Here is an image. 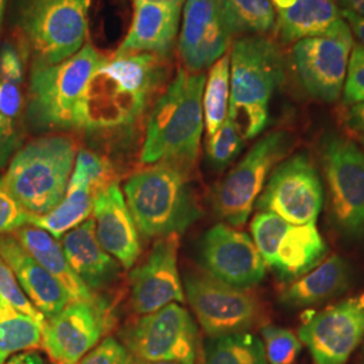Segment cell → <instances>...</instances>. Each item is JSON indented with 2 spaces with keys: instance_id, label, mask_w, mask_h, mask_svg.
I'll return each instance as SVG.
<instances>
[{
  "instance_id": "obj_1",
  "label": "cell",
  "mask_w": 364,
  "mask_h": 364,
  "mask_svg": "<svg viewBox=\"0 0 364 364\" xmlns=\"http://www.w3.org/2000/svg\"><path fill=\"white\" fill-rule=\"evenodd\" d=\"M166 60L138 53L100 60L75 112V130L93 136L132 129L166 75Z\"/></svg>"
},
{
  "instance_id": "obj_2",
  "label": "cell",
  "mask_w": 364,
  "mask_h": 364,
  "mask_svg": "<svg viewBox=\"0 0 364 364\" xmlns=\"http://www.w3.org/2000/svg\"><path fill=\"white\" fill-rule=\"evenodd\" d=\"M204 73L180 68L149 117L141 162L169 164L189 173L198 158L204 130Z\"/></svg>"
},
{
  "instance_id": "obj_3",
  "label": "cell",
  "mask_w": 364,
  "mask_h": 364,
  "mask_svg": "<svg viewBox=\"0 0 364 364\" xmlns=\"http://www.w3.org/2000/svg\"><path fill=\"white\" fill-rule=\"evenodd\" d=\"M231 93L228 117L245 139H254L269 123L274 91L284 81V60L266 36L235 39L230 54Z\"/></svg>"
},
{
  "instance_id": "obj_4",
  "label": "cell",
  "mask_w": 364,
  "mask_h": 364,
  "mask_svg": "<svg viewBox=\"0 0 364 364\" xmlns=\"http://www.w3.org/2000/svg\"><path fill=\"white\" fill-rule=\"evenodd\" d=\"M124 195L138 232L147 239L182 234L201 215L188 174L169 164L134 173Z\"/></svg>"
},
{
  "instance_id": "obj_5",
  "label": "cell",
  "mask_w": 364,
  "mask_h": 364,
  "mask_svg": "<svg viewBox=\"0 0 364 364\" xmlns=\"http://www.w3.org/2000/svg\"><path fill=\"white\" fill-rule=\"evenodd\" d=\"M76 154L72 138L42 136L14 154L3 181L28 215H45L65 196Z\"/></svg>"
},
{
  "instance_id": "obj_6",
  "label": "cell",
  "mask_w": 364,
  "mask_h": 364,
  "mask_svg": "<svg viewBox=\"0 0 364 364\" xmlns=\"http://www.w3.org/2000/svg\"><path fill=\"white\" fill-rule=\"evenodd\" d=\"M102 55L84 45L65 61L34 64L28 82L26 117L34 130H75V112Z\"/></svg>"
},
{
  "instance_id": "obj_7",
  "label": "cell",
  "mask_w": 364,
  "mask_h": 364,
  "mask_svg": "<svg viewBox=\"0 0 364 364\" xmlns=\"http://www.w3.org/2000/svg\"><path fill=\"white\" fill-rule=\"evenodd\" d=\"M90 6L91 0H19V28L34 64L63 63L84 46Z\"/></svg>"
},
{
  "instance_id": "obj_8",
  "label": "cell",
  "mask_w": 364,
  "mask_h": 364,
  "mask_svg": "<svg viewBox=\"0 0 364 364\" xmlns=\"http://www.w3.org/2000/svg\"><path fill=\"white\" fill-rule=\"evenodd\" d=\"M290 147L291 139L285 131L272 132L252 146L215 189L213 208L221 220L231 227L246 224L269 176L285 159Z\"/></svg>"
},
{
  "instance_id": "obj_9",
  "label": "cell",
  "mask_w": 364,
  "mask_h": 364,
  "mask_svg": "<svg viewBox=\"0 0 364 364\" xmlns=\"http://www.w3.org/2000/svg\"><path fill=\"white\" fill-rule=\"evenodd\" d=\"M331 216L340 234H364V151L351 139L329 134L321 147Z\"/></svg>"
},
{
  "instance_id": "obj_10",
  "label": "cell",
  "mask_w": 364,
  "mask_h": 364,
  "mask_svg": "<svg viewBox=\"0 0 364 364\" xmlns=\"http://www.w3.org/2000/svg\"><path fill=\"white\" fill-rule=\"evenodd\" d=\"M126 344L134 359L196 364L198 331L189 312L174 302L136 320Z\"/></svg>"
},
{
  "instance_id": "obj_11",
  "label": "cell",
  "mask_w": 364,
  "mask_h": 364,
  "mask_svg": "<svg viewBox=\"0 0 364 364\" xmlns=\"http://www.w3.org/2000/svg\"><path fill=\"white\" fill-rule=\"evenodd\" d=\"M185 293L209 338L246 332L259 318L258 299L247 289L230 287L208 274H186Z\"/></svg>"
},
{
  "instance_id": "obj_12",
  "label": "cell",
  "mask_w": 364,
  "mask_h": 364,
  "mask_svg": "<svg viewBox=\"0 0 364 364\" xmlns=\"http://www.w3.org/2000/svg\"><path fill=\"white\" fill-rule=\"evenodd\" d=\"M257 207L291 225L316 223L323 207V185L306 154L290 156L275 166Z\"/></svg>"
},
{
  "instance_id": "obj_13",
  "label": "cell",
  "mask_w": 364,
  "mask_h": 364,
  "mask_svg": "<svg viewBox=\"0 0 364 364\" xmlns=\"http://www.w3.org/2000/svg\"><path fill=\"white\" fill-rule=\"evenodd\" d=\"M353 37L347 25L329 37L297 41L291 48V63L302 90L313 99L332 103L344 90Z\"/></svg>"
},
{
  "instance_id": "obj_14",
  "label": "cell",
  "mask_w": 364,
  "mask_h": 364,
  "mask_svg": "<svg viewBox=\"0 0 364 364\" xmlns=\"http://www.w3.org/2000/svg\"><path fill=\"white\" fill-rule=\"evenodd\" d=\"M111 326V316L102 299L69 301L43 326L42 344L57 364H78Z\"/></svg>"
},
{
  "instance_id": "obj_15",
  "label": "cell",
  "mask_w": 364,
  "mask_h": 364,
  "mask_svg": "<svg viewBox=\"0 0 364 364\" xmlns=\"http://www.w3.org/2000/svg\"><path fill=\"white\" fill-rule=\"evenodd\" d=\"M299 340L316 364H346L364 336V294L304 318Z\"/></svg>"
},
{
  "instance_id": "obj_16",
  "label": "cell",
  "mask_w": 364,
  "mask_h": 364,
  "mask_svg": "<svg viewBox=\"0 0 364 364\" xmlns=\"http://www.w3.org/2000/svg\"><path fill=\"white\" fill-rule=\"evenodd\" d=\"M200 263L210 277L239 289L258 285L266 274V263L250 236L224 223L203 236Z\"/></svg>"
},
{
  "instance_id": "obj_17",
  "label": "cell",
  "mask_w": 364,
  "mask_h": 364,
  "mask_svg": "<svg viewBox=\"0 0 364 364\" xmlns=\"http://www.w3.org/2000/svg\"><path fill=\"white\" fill-rule=\"evenodd\" d=\"M178 235L156 239L147 259L130 274V304L134 312L149 314L185 302L178 272Z\"/></svg>"
},
{
  "instance_id": "obj_18",
  "label": "cell",
  "mask_w": 364,
  "mask_h": 364,
  "mask_svg": "<svg viewBox=\"0 0 364 364\" xmlns=\"http://www.w3.org/2000/svg\"><path fill=\"white\" fill-rule=\"evenodd\" d=\"M231 41L216 0H185L178 38L182 68L203 73L227 53Z\"/></svg>"
},
{
  "instance_id": "obj_19",
  "label": "cell",
  "mask_w": 364,
  "mask_h": 364,
  "mask_svg": "<svg viewBox=\"0 0 364 364\" xmlns=\"http://www.w3.org/2000/svg\"><path fill=\"white\" fill-rule=\"evenodd\" d=\"M93 220L100 246L123 267L131 269L141 255V237L117 182L93 197Z\"/></svg>"
},
{
  "instance_id": "obj_20",
  "label": "cell",
  "mask_w": 364,
  "mask_h": 364,
  "mask_svg": "<svg viewBox=\"0 0 364 364\" xmlns=\"http://www.w3.org/2000/svg\"><path fill=\"white\" fill-rule=\"evenodd\" d=\"M185 0H134L130 30L115 55L147 53L166 58L178 36Z\"/></svg>"
},
{
  "instance_id": "obj_21",
  "label": "cell",
  "mask_w": 364,
  "mask_h": 364,
  "mask_svg": "<svg viewBox=\"0 0 364 364\" xmlns=\"http://www.w3.org/2000/svg\"><path fill=\"white\" fill-rule=\"evenodd\" d=\"M0 257L10 266L18 284L45 318H52L65 308L70 301L65 289L14 235L0 236Z\"/></svg>"
},
{
  "instance_id": "obj_22",
  "label": "cell",
  "mask_w": 364,
  "mask_h": 364,
  "mask_svg": "<svg viewBox=\"0 0 364 364\" xmlns=\"http://www.w3.org/2000/svg\"><path fill=\"white\" fill-rule=\"evenodd\" d=\"M272 4L275 30L285 43L335 36L347 27L333 0H272Z\"/></svg>"
},
{
  "instance_id": "obj_23",
  "label": "cell",
  "mask_w": 364,
  "mask_h": 364,
  "mask_svg": "<svg viewBox=\"0 0 364 364\" xmlns=\"http://www.w3.org/2000/svg\"><path fill=\"white\" fill-rule=\"evenodd\" d=\"M61 247L72 270L91 291L109 287L120 273L117 260L97 242L93 219L66 232Z\"/></svg>"
},
{
  "instance_id": "obj_24",
  "label": "cell",
  "mask_w": 364,
  "mask_h": 364,
  "mask_svg": "<svg viewBox=\"0 0 364 364\" xmlns=\"http://www.w3.org/2000/svg\"><path fill=\"white\" fill-rule=\"evenodd\" d=\"M350 284L351 269L347 260L332 255L284 290L282 301L291 308L311 306L341 294Z\"/></svg>"
},
{
  "instance_id": "obj_25",
  "label": "cell",
  "mask_w": 364,
  "mask_h": 364,
  "mask_svg": "<svg viewBox=\"0 0 364 364\" xmlns=\"http://www.w3.org/2000/svg\"><path fill=\"white\" fill-rule=\"evenodd\" d=\"M14 236L38 260L49 273L65 289L70 301H92L96 299L85 284L78 278L68 263L61 245L46 231L28 225L19 228Z\"/></svg>"
},
{
  "instance_id": "obj_26",
  "label": "cell",
  "mask_w": 364,
  "mask_h": 364,
  "mask_svg": "<svg viewBox=\"0 0 364 364\" xmlns=\"http://www.w3.org/2000/svg\"><path fill=\"white\" fill-rule=\"evenodd\" d=\"M328 246L316 223L289 227L284 236L274 269L284 278H299L309 273L326 258Z\"/></svg>"
},
{
  "instance_id": "obj_27",
  "label": "cell",
  "mask_w": 364,
  "mask_h": 364,
  "mask_svg": "<svg viewBox=\"0 0 364 364\" xmlns=\"http://www.w3.org/2000/svg\"><path fill=\"white\" fill-rule=\"evenodd\" d=\"M93 210V193L85 186H68L63 200L45 215H28V225L37 227L55 239L88 220Z\"/></svg>"
},
{
  "instance_id": "obj_28",
  "label": "cell",
  "mask_w": 364,
  "mask_h": 364,
  "mask_svg": "<svg viewBox=\"0 0 364 364\" xmlns=\"http://www.w3.org/2000/svg\"><path fill=\"white\" fill-rule=\"evenodd\" d=\"M231 36H266L275 30L272 0H216Z\"/></svg>"
},
{
  "instance_id": "obj_29",
  "label": "cell",
  "mask_w": 364,
  "mask_h": 364,
  "mask_svg": "<svg viewBox=\"0 0 364 364\" xmlns=\"http://www.w3.org/2000/svg\"><path fill=\"white\" fill-rule=\"evenodd\" d=\"M43 323L0 301V364L18 352L37 347L42 341Z\"/></svg>"
},
{
  "instance_id": "obj_30",
  "label": "cell",
  "mask_w": 364,
  "mask_h": 364,
  "mask_svg": "<svg viewBox=\"0 0 364 364\" xmlns=\"http://www.w3.org/2000/svg\"><path fill=\"white\" fill-rule=\"evenodd\" d=\"M263 343L250 332L209 338L201 364H266Z\"/></svg>"
},
{
  "instance_id": "obj_31",
  "label": "cell",
  "mask_w": 364,
  "mask_h": 364,
  "mask_svg": "<svg viewBox=\"0 0 364 364\" xmlns=\"http://www.w3.org/2000/svg\"><path fill=\"white\" fill-rule=\"evenodd\" d=\"M230 93H231L230 55L224 54L220 60H218L209 68V73L205 78V87L203 93L204 127L208 138L219 130V127L228 117Z\"/></svg>"
},
{
  "instance_id": "obj_32",
  "label": "cell",
  "mask_w": 364,
  "mask_h": 364,
  "mask_svg": "<svg viewBox=\"0 0 364 364\" xmlns=\"http://www.w3.org/2000/svg\"><path fill=\"white\" fill-rule=\"evenodd\" d=\"M114 169L105 156L88 149H80L68 186H85L95 195L112 183Z\"/></svg>"
},
{
  "instance_id": "obj_33",
  "label": "cell",
  "mask_w": 364,
  "mask_h": 364,
  "mask_svg": "<svg viewBox=\"0 0 364 364\" xmlns=\"http://www.w3.org/2000/svg\"><path fill=\"white\" fill-rule=\"evenodd\" d=\"M290 224L270 210H259L251 221L252 242L266 266L274 267L278 248Z\"/></svg>"
},
{
  "instance_id": "obj_34",
  "label": "cell",
  "mask_w": 364,
  "mask_h": 364,
  "mask_svg": "<svg viewBox=\"0 0 364 364\" xmlns=\"http://www.w3.org/2000/svg\"><path fill=\"white\" fill-rule=\"evenodd\" d=\"M245 146V138L237 130L234 122L227 117L224 123L213 135L207 139V158L215 169H224L236 156L240 154Z\"/></svg>"
},
{
  "instance_id": "obj_35",
  "label": "cell",
  "mask_w": 364,
  "mask_h": 364,
  "mask_svg": "<svg viewBox=\"0 0 364 364\" xmlns=\"http://www.w3.org/2000/svg\"><path fill=\"white\" fill-rule=\"evenodd\" d=\"M262 338L266 360L269 364L296 363L302 350V344L291 331L281 326H263Z\"/></svg>"
},
{
  "instance_id": "obj_36",
  "label": "cell",
  "mask_w": 364,
  "mask_h": 364,
  "mask_svg": "<svg viewBox=\"0 0 364 364\" xmlns=\"http://www.w3.org/2000/svg\"><path fill=\"white\" fill-rule=\"evenodd\" d=\"M0 301L4 304H9L19 312L31 316L33 318L38 320L43 324L46 323L45 316L31 304V301L25 294L21 285L18 284V279L13 273V270L1 257H0Z\"/></svg>"
},
{
  "instance_id": "obj_37",
  "label": "cell",
  "mask_w": 364,
  "mask_h": 364,
  "mask_svg": "<svg viewBox=\"0 0 364 364\" xmlns=\"http://www.w3.org/2000/svg\"><path fill=\"white\" fill-rule=\"evenodd\" d=\"M343 99L346 105L364 102V48L362 45H353L352 48Z\"/></svg>"
},
{
  "instance_id": "obj_38",
  "label": "cell",
  "mask_w": 364,
  "mask_h": 364,
  "mask_svg": "<svg viewBox=\"0 0 364 364\" xmlns=\"http://www.w3.org/2000/svg\"><path fill=\"white\" fill-rule=\"evenodd\" d=\"M26 224L28 213L16 203L0 177V236L16 232Z\"/></svg>"
},
{
  "instance_id": "obj_39",
  "label": "cell",
  "mask_w": 364,
  "mask_h": 364,
  "mask_svg": "<svg viewBox=\"0 0 364 364\" xmlns=\"http://www.w3.org/2000/svg\"><path fill=\"white\" fill-rule=\"evenodd\" d=\"M78 364H134V358L117 340L107 338L88 352Z\"/></svg>"
},
{
  "instance_id": "obj_40",
  "label": "cell",
  "mask_w": 364,
  "mask_h": 364,
  "mask_svg": "<svg viewBox=\"0 0 364 364\" xmlns=\"http://www.w3.org/2000/svg\"><path fill=\"white\" fill-rule=\"evenodd\" d=\"M21 85L22 84L0 80V114L16 126L23 109V96Z\"/></svg>"
},
{
  "instance_id": "obj_41",
  "label": "cell",
  "mask_w": 364,
  "mask_h": 364,
  "mask_svg": "<svg viewBox=\"0 0 364 364\" xmlns=\"http://www.w3.org/2000/svg\"><path fill=\"white\" fill-rule=\"evenodd\" d=\"M23 60L11 42H4L0 48V80L16 84L23 82Z\"/></svg>"
},
{
  "instance_id": "obj_42",
  "label": "cell",
  "mask_w": 364,
  "mask_h": 364,
  "mask_svg": "<svg viewBox=\"0 0 364 364\" xmlns=\"http://www.w3.org/2000/svg\"><path fill=\"white\" fill-rule=\"evenodd\" d=\"M21 142L22 135L19 126L9 122L0 114V170L7 165L9 161H11Z\"/></svg>"
},
{
  "instance_id": "obj_43",
  "label": "cell",
  "mask_w": 364,
  "mask_h": 364,
  "mask_svg": "<svg viewBox=\"0 0 364 364\" xmlns=\"http://www.w3.org/2000/svg\"><path fill=\"white\" fill-rule=\"evenodd\" d=\"M341 120L346 130L364 146V102L346 105Z\"/></svg>"
},
{
  "instance_id": "obj_44",
  "label": "cell",
  "mask_w": 364,
  "mask_h": 364,
  "mask_svg": "<svg viewBox=\"0 0 364 364\" xmlns=\"http://www.w3.org/2000/svg\"><path fill=\"white\" fill-rule=\"evenodd\" d=\"M341 15H343L344 21L347 22V25L350 27L351 33H353V36L360 42L359 45H362L364 48L363 16H359V15H355V14L348 13V11H344V10H341Z\"/></svg>"
},
{
  "instance_id": "obj_45",
  "label": "cell",
  "mask_w": 364,
  "mask_h": 364,
  "mask_svg": "<svg viewBox=\"0 0 364 364\" xmlns=\"http://www.w3.org/2000/svg\"><path fill=\"white\" fill-rule=\"evenodd\" d=\"M6 364H45V362L36 352H22L16 353Z\"/></svg>"
},
{
  "instance_id": "obj_46",
  "label": "cell",
  "mask_w": 364,
  "mask_h": 364,
  "mask_svg": "<svg viewBox=\"0 0 364 364\" xmlns=\"http://www.w3.org/2000/svg\"><path fill=\"white\" fill-rule=\"evenodd\" d=\"M340 3L344 11L364 18V0H340Z\"/></svg>"
},
{
  "instance_id": "obj_47",
  "label": "cell",
  "mask_w": 364,
  "mask_h": 364,
  "mask_svg": "<svg viewBox=\"0 0 364 364\" xmlns=\"http://www.w3.org/2000/svg\"><path fill=\"white\" fill-rule=\"evenodd\" d=\"M6 6H7V0H0V27H1V23H3L4 13H6Z\"/></svg>"
},
{
  "instance_id": "obj_48",
  "label": "cell",
  "mask_w": 364,
  "mask_h": 364,
  "mask_svg": "<svg viewBox=\"0 0 364 364\" xmlns=\"http://www.w3.org/2000/svg\"><path fill=\"white\" fill-rule=\"evenodd\" d=\"M134 364H178V363H173V362H149V360H139V359H134Z\"/></svg>"
},
{
  "instance_id": "obj_49",
  "label": "cell",
  "mask_w": 364,
  "mask_h": 364,
  "mask_svg": "<svg viewBox=\"0 0 364 364\" xmlns=\"http://www.w3.org/2000/svg\"><path fill=\"white\" fill-rule=\"evenodd\" d=\"M149 1H174V0H149Z\"/></svg>"
}]
</instances>
